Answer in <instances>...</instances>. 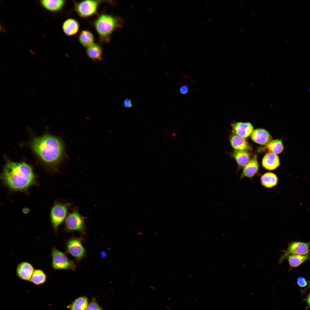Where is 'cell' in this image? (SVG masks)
I'll use <instances>...</instances> for the list:
<instances>
[{
  "label": "cell",
  "instance_id": "1",
  "mask_svg": "<svg viewBox=\"0 0 310 310\" xmlns=\"http://www.w3.org/2000/svg\"><path fill=\"white\" fill-rule=\"evenodd\" d=\"M1 177L4 183L11 190L24 191L36 184L32 167L24 162L8 161Z\"/></svg>",
  "mask_w": 310,
  "mask_h": 310
},
{
  "label": "cell",
  "instance_id": "2",
  "mask_svg": "<svg viewBox=\"0 0 310 310\" xmlns=\"http://www.w3.org/2000/svg\"><path fill=\"white\" fill-rule=\"evenodd\" d=\"M34 152L44 162L55 168L63 158L64 147L62 141L52 135L46 134L34 138L31 143Z\"/></svg>",
  "mask_w": 310,
  "mask_h": 310
},
{
  "label": "cell",
  "instance_id": "3",
  "mask_svg": "<svg viewBox=\"0 0 310 310\" xmlns=\"http://www.w3.org/2000/svg\"><path fill=\"white\" fill-rule=\"evenodd\" d=\"M100 43H109L113 32L122 27L123 21L119 16L105 13L98 15L91 22Z\"/></svg>",
  "mask_w": 310,
  "mask_h": 310
},
{
  "label": "cell",
  "instance_id": "4",
  "mask_svg": "<svg viewBox=\"0 0 310 310\" xmlns=\"http://www.w3.org/2000/svg\"><path fill=\"white\" fill-rule=\"evenodd\" d=\"M103 1L93 0L73 1L75 11L80 18L84 19L97 14L99 5Z\"/></svg>",
  "mask_w": 310,
  "mask_h": 310
},
{
  "label": "cell",
  "instance_id": "5",
  "mask_svg": "<svg viewBox=\"0 0 310 310\" xmlns=\"http://www.w3.org/2000/svg\"><path fill=\"white\" fill-rule=\"evenodd\" d=\"M51 267L54 270H75V264L69 260L64 253L58 250L55 246L51 249Z\"/></svg>",
  "mask_w": 310,
  "mask_h": 310
},
{
  "label": "cell",
  "instance_id": "6",
  "mask_svg": "<svg viewBox=\"0 0 310 310\" xmlns=\"http://www.w3.org/2000/svg\"><path fill=\"white\" fill-rule=\"evenodd\" d=\"M71 205V204L69 203L56 202L52 208L51 220L55 234H57L59 226L66 218L69 208Z\"/></svg>",
  "mask_w": 310,
  "mask_h": 310
},
{
  "label": "cell",
  "instance_id": "7",
  "mask_svg": "<svg viewBox=\"0 0 310 310\" xmlns=\"http://www.w3.org/2000/svg\"><path fill=\"white\" fill-rule=\"evenodd\" d=\"M86 218L80 214L77 207L74 208L65 220V230L78 231L84 233L85 230V220Z\"/></svg>",
  "mask_w": 310,
  "mask_h": 310
},
{
  "label": "cell",
  "instance_id": "8",
  "mask_svg": "<svg viewBox=\"0 0 310 310\" xmlns=\"http://www.w3.org/2000/svg\"><path fill=\"white\" fill-rule=\"evenodd\" d=\"M67 252L73 256L78 261L84 257L86 255L85 249L80 239L73 237L67 241L66 243Z\"/></svg>",
  "mask_w": 310,
  "mask_h": 310
},
{
  "label": "cell",
  "instance_id": "9",
  "mask_svg": "<svg viewBox=\"0 0 310 310\" xmlns=\"http://www.w3.org/2000/svg\"><path fill=\"white\" fill-rule=\"evenodd\" d=\"M310 242H303L294 241L290 243L287 250L284 251V254L280 259V262L285 259L290 255H306L309 254L310 251Z\"/></svg>",
  "mask_w": 310,
  "mask_h": 310
},
{
  "label": "cell",
  "instance_id": "10",
  "mask_svg": "<svg viewBox=\"0 0 310 310\" xmlns=\"http://www.w3.org/2000/svg\"><path fill=\"white\" fill-rule=\"evenodd\" d=\"M231 125L233 134L244 138L249 137L253 131V127L249 122H235Z\"/></svg>",
  "mask_w": 310,
  "mask_h": 310
},
{
  "label": "cell",
  "instance_id": "11",
  "mask_svg": "<svg viewBox=\"0 0 310 310\" xmlns=\"http://www.w3.org/2000/svg\"><path fill=\"white\" fill-rule=\"evenodd\" d=\"M35 270L33 265L27 261L20 263L16 268V274L18 278L25 281H30Z\"/></svg>",
  "mask_w": 310,
  "mask_h": 310
},
{
  "label": "cell",
  "instance_id": "12",
  "mask_svg": "<svg viewBox=\"0 0 310 310\" xmlns=\"http://www.w3.org/2000/svg\"><path fill=\"white\" fill-rule=\"evenodd\" d=\"M251 137L255 142L264 146H267L272 141V137L269 133L263 129H257L253 131Z\"/></svg>",
  "mask_w": 310,
  "mask_h": 310
},
{
  "label": "cell",
  "instance_id": "13",
  "mask_svg": "<svg viewBox=\"0 0 310 310\" xmlns=\"http://www.w3.org/2000/svg\"><path fill=\"white\" fill-rule=\"evenodd\" d=\"M259 164L257 156L255 154L245 166L240 176V179L247 177L252 179L257 173Z\"/></svg>",
  "mask_w": 310,
  "mask_h": 310
},
{
  "label": "cell",
  "instance_id": "14",
  "mask_svg": "<svg viewBox=\"0 0 310 310\" xmlns=\"http://www.w3.org/2000/svg\"><path fill=\"white\" fill-rule=\"evenodd\" d=\"M80 25L76 19L70 18L63 22L62 29L64 33L67 36H71L76 34L78 32Z\"/></svg>",
  "mask_w": 310,
  "mask_h": 310
},
{
  "label": "cell",
  "instance_id": "15",
  "mask_svg": "<svg viewBox=\"0 0 310 310\" xmlns=\"http://www.w3.org/2000/svg\"><path fill=\"white\" fill-rule=\"evenodd\" d=\"M230 143L232 148L236 150H251V147L243 138L233 134L230 138Z\"/></svg>",
  "mask_w": 310,
  "mask_h": 310
},
{
  "label": "cell",
  "instance_id": "16",
  "mask_svg": "<svg viewBox=\"0 0 310 310\" xmlns=\"http://www.w3.org/2000/svg\"><path fill=\"white\" fill-rule=\"evenodd\" d=\"M262 164L263 166L266 169L273 170L279 166L280 160L276 154L268 152L264 156Z\"/></svg>",
  "mask_w": 310,
  "mask_h": 310
},
{
  "label": "cell",
  "instance_id": "17",
  "mask_svg": "<svg viewBox=\"0 0 310 310\" xmlns=\"http://www.w3.org/2000/svg\"><path fill=\"white\" fill-rule=\"evenodd\" d=\"M86 53L88 57L94 61H101L102 59V49L98 43H94L87 47Z\"/></svg>",
  "mask_w": 310,
  "mask_h": 310
},
{
  "label": "cell",
  "instance_id": "18",
  "mask_svg": "<svg viewBox=\"0 0 310 310\" xmlns=\"http://www.w3.org/2000/svg\"><path fill=\"white\" fill-rule=\"evenodd\" d=\"M42 6L51 11H58L62 9L66 2L64 0H42L40 1Z\"/></svg>",
  "mask_w": 310,
  "mask_h": 310
},
{
  "label": "cell",
  "instance_id": "19",
  "mask_svg": "<svg viewBox=\"0 0 310 310\" xmlns=\"http://www.w3.org/2000/svg\"><path fill=\"white\" fill-rule=\"evenodd\" d=\"M278 182L277 175L273 173L268 172L264 174L260 178V183L264 187L270 188L276 186Z\"/></svg>",
  "mask_w": 310,
  "mask_h": 310
},
{
  "label": "cell",
  "instance_id": "20",
  "mask_svg": "<svg viewBox=\"0 0 310 310\" xmlns=\"http://www.w3.org/2000/svg\"><path fill=\"white\" fill-rule=\"evenodd\" d=\"M78 39L82 45L86 48L94 43V36L92 33L88 30H82L78 34Z\"/></svg>",
  "mask_w": 310,
  "mask_h": 310
},
{
  "label": "cell",
  "instance_id": "21",
  "mask_svg": "<svg viewBox=\"0 0 310 310\" xmlns=\"http://www.w3.org/2000/svg\"><path fill=\"white\" fill-rule=\"evenodd\" d=\"M287 258L291 268L297 267L303 263L308 259H310V255H290L285 258Z\"/></svg>",
  "mask_w": 310,
  "mask_h": 310
},
{
  "label": "cell",
  "instance_id": "22",
  "mask_svg": "<svg viewBox=\"0 0 310 310\" xmlns=\"http://www.w3.org/2000/svg\"><path fill=\"white\" fill-rule=\"evenodd\" d=\"M232 156L241 166H245L250 160V154L246 151L235 150L232 153Z\"/></svg>",
  "mask_w": 310,
  "mask_h": 310
},
{
  "label": "cell",
  "instance_id": "23",
  "mask_svg": "<svg viewBox=\"0 0 310 310\" xmlns=\"http://www.w3.org/2000/svg\"><path fill=\"white\" fill-rule=\"evenodd\" d=\"M47 277L46 274L42 270L36 269L33 272L30 281L35 285H40L45 283Z\"/></svg>",
  "mask_w": 310,
  "mask_h": 310
},
{
  "label": "cell",
  "instance_id": "24",
  "mask_svg": "<svg viewBox=\"0 0 310 310\" xmlns=\"http://www.w3.org/2000/svg\"><path fill=\"white\" fill-rule=\"evenodd\" d=\"M268 152L275 154L281 153L284 149V146L282 140L277 139L272 140L264 148Z\"/></svg>",
  "mask_w": 310,
  "mask_h": 310
},
{
  "label": "cell",
  "instance_id": "25",
  "mask_svg": "<svg viewBox=\"0 0 310 310\" xmlns=\"http://www.w3.org/2000/svg\"><path fill=\"white\" fill-rule=\"evenodd\" d=\"M88 305V299L85 297H80L67 306L70 310H85Z\"/></svg>",
  "mask_w": 310,
  "mask_h": 310
},
{
  "label": "cell",
  "instance_id": "26",
  "mask_svg": "<svg viewBox=\"0 0 310 310\" xmlns=\"http://www.w3.org/2000/svg\"><path fill=\"white\" fill-rule=\"evenodd\" d=\"M85 310H103L96 301L93 299L88 304Z\"/></svg>",
  "mask_w": 310,
  "mask_h": 310
},
{
  "label": "cell",
  "instance_id": "27",
  "mask_svg": "<svg viewBox=\"0 0 310 310\" xmlns=\"http://www.w3.org/2000/svg\"><path fill=\"white\" fill-rule=\"evenodd\" d=\"M297 283L299 286L303 287L308 285V282L306 278L303 276L299 277L297 280Z\"/></svg>",
  "mask_w": 310,
  "mask_h": 310
},
{
  "label": "cell",
  "instance_id": "28",
  "mask_svg": "<svg viewBox=\"0 0 310 310\" xmlns=\"http://www.w3.org/2000/svg\"><path fill=\"white\" fill-rule=\"evenodd\" d=\"M122 106L124 107L127 108H130L133 106V104L132 103L131 100L128 98H125L123 102Z\"/></svg>",
  "mask_w": 310,
  "mask_h": 310
},
{
  "label": "cell",
  "instance_id": "29",
  "mask_svg": "<svg viewBox=\"0 0 310 310\" xmlns=\"http://www.w3.org/2000/svg\"><path fill=\"white\" fill-rule=\"evenodd\" d=\"M189 89L188 86L186 85L181 86L179 89L180 92L182 94H187L189 92Z\"/></svg>",
  "mask_w": 310,
  "mask_h": 310
},
{
  "label": "cell",
  "instance_id": "30",
  "mask_svg": "<svg viewBox=\"0 0 310 310\" xmlns=\"http://www.w3.org/2000/svg\"><path fill=\"white\" fill-rule=\"evenodd\" d=\"M306 301L308 307L310 308V292L306 299Z\"/></svg>",
  "mask_w": 310,
  "mask_h": 310
},
{
  "label": "cell",
  "instance_id": "31",
  "mask_svg": "<svg viewBox=\"0 0 310 310\" xmlns=\"http://www.w3.org/2000/svg\"><path fill=\"white\" fill-rule=\"evenodd\" d=\"M309 288H310V281H309Z\"/></svg>",
  "mask_w": 310,
  "mask_h": 310
},
{
  "label": "cell",
  "instance_id": "32",
  "mask_svg": "<svg viewBox=\"0 0 310 310\" xmlns=\"http://www.w3.org/2000/svg\"><path fill=\"white\" fill-rule=\"evenodd\" d=\"M309 92H310V87H309Z\"/></svg>",
  "mask_w": 310,
  "mask_h": 310
}]
</instances>
